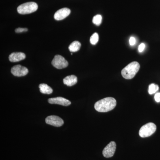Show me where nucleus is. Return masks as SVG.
Instances as JSON below:
<instances>
[{
  "mask_svg": "<svg viewBox=\"0 0 160 160\" xmlns=\"http://www.w3.org/2000/svg\"><path fill=\"white\" fill-rule=\"evenodd\" d=\"M46 122L48 125L60 127L64 124V121L61 118L55 115H51L47 117L46 119Z\"/></svg>",
  "mask_w": 160,
  "mask_h": 160,
  "instance_id": "obj_8",
  "label": "nucleus"
},
{
  "mask_svg": "<svg viewBox=\"0 0 160 160\" xmlns=\"http://www.w3.org/2000/svg\"><path fill=\"white\" fill-rule=\"evenodd\" d=\"M154 99L157 102H160V92H158L156 93L154 96Z\"/></svg>",
  "mask_w": 160,
  "mask_h": 160,
  "instance_id": "obj_20",
  "label": "nucleus"
},
{
  "mask_svg": "<svg viewBox=\"0 0 160 160\" xmlns=\"http://www.w3.org/2000/svg\"><path fill=\"white\" fill-rule=\"evenodd\" d=\"M27 31H28V29L26 28H18L15 29V32H17V33H20V32H22Z\"/></svg>",
  "mask_w": 160,
  "mask_h": 160,
  "instance_id": "obj_18",
  "label": "nucleus"
},
{
  "mask_svg": "<svg viewBox=\"0 0 160 160\" xmlns=\"http://www.w3.org/2000/svg\"><path fill=\"white\" fill-rule=\"evenodd\" d=\"M136 43V39L134 37H132L130 38L129 39V44L131 45V46H134Z\"/></svg>",
  "mask_w": 160,
  "mask_h": 160,
  "instance_id": "obj_21",
  "label": "nucleus"
},
{
  "mask_svg": "<svg viewBox=\"0 0 160 160\" xmlns=\"http://www.w3.org/2000/svg\"><path fill=\"white\" fill-rule=\"evenodd\" d=\"M99 41V36L98 33L95 32L92 35L90 38V42L92 45H95Z\"/></svg>",
  "mask_w": 160,
  "mask_h": 160,
  "instance_id": "obj_17",
  "label": "nucleus"
},
{
  "mask_svg": "<svg viewBox=\"0 0 160 160\" xmlns=\"http://www.w3.org/2000/svg\"><path fill=\"white\" fill-rule=\"evenodd\" d=\"M38 5L34 2H29L22 4L18 7L17 11L19 14H27L36 11Z\"/></svg>",
  "mask_w": 160,
  "mask_h": 160,
  "instance_id": "obj_3",
  "label": "nucleus"
},
{
  "mask_svg": "<svg viewBox=\"0 0 160 160\" xmlns=\"http://www.w3.org/2000/svg\"><path fill=\"white\" fill-rule=\"evenodd\" d=\"M81 47V44L78 41H74L69 45V49L71 52H76L79 50Z\"/></svg>",
  "mask_w": 160,
  "mask_h": 160,
  "instance_id": "obj_14",
  "label": "nucleus"
},
{
  "mask_svg": "<svg viewBox=\"0 0 160 160\" xmlns=\"http://www.w3.org/2000/svg\"><path fill=\"white\" fill-rule=\"evenodd\" d=\"M102 22V16L101 15L98 14L95 16L92 19V23L95 25L98 26L101 25Z\"/></svg>",
  "mask_w": 160,
  "mask_h": 160,
  "instance_id": "obj_16",
  "label": "nucleus"
},
{
  "mask_svg": "<svg viewBox=\"0 0 160 160\" xmlns=\"http://www.w3.org/2000/svg\"><path fill=\"white\" fill-rule=\"evenodd\" d=\"M40 91L44 94H50L52 92V89L46 84H41L39 86Z\"/></svg>",
  "mask_w": 160,
  "mask_h": 160,
  "instance_id": "obj_13",
  "label": "nucleus"
},
{
  "mask_svg": "<svg viewBox=\"0 0 160 160\" xmlns=\"http://www.w3.org/2000/svg\"><path fill=\"white\" fill-rule=\"evenodd\" d=\"M139 64L137 62L129 63L122 70V76L126 79H131L134 77L139 70Z\"/></svg>",
  "mask_w": 160,
  "mask_h": 160,
  "instance_id": "obj_2",
  "label": "nucleus"
},
{
  "mask_svg": "<svg viewBox=\"0 0 160 160\" xmlns=\"http://www.w3.org/2000/svg\"><path fill=\"white\" fill-rule=\"evenodd\" d=\"M117 105L116 100L113 98H105L98 101L94 105V108L99 112H107L114 109Z\"/></svg>",
  "mask_w": 160,
  "mask_h": 160,
  "instance_id": "obj_1",
  "label": "nucleus"
},
{
  "mask_svg": "<svg viewBox=\"0 0 160 160\" xmlns=\"http://www.w3.org/2000/svg\"><path fill=\"white\" fill-rule=\"evenodd\" d=\"M78 82V78L74 75L68 76L63 79V83L68 86H74Z\"/></svg>",
  "mask_w": 160,
  "mask_h": 160,
  "instance_id": "obj_12",
  "label": "nucleus"
},
{
  "mask_svg": "<svg viewBox=\"0 0 160 160\" xmlns=\"http://www.w3.org/2000/svg\"><path fill=\"white\" fill-rule=\"evenodd\" d=\"M157 126L154 123L150 122L142 126L139 132L141 137L144 138L150 136L155 132Z\"/></svg>",
  "mask_w": 160,
  "mask_h": 160,
  "instance_id": "obj_4",
  "label": "nucleus"
},
{
  "mask_svg": "<svg viewBox=\"0 0 160 160\" xmlns=\"http://www.w3.org/2000/svg\"><path fill=\"white\" fill-rule=\"evenodd\" d=\"M11 72V73L15 76L20 77L26 75L28 74L29 70L26 67L18 65L12 67Z\"/></svg>",
  "mask_w": 160,
  "mask_h": 160,
  "instance_id": "obj_6",
  "label": "nucleus"
},
{
  "mask_svg": "<svg viewBox=\"0 0 160 160\" xmlns=\"http://www.w3.org/2000/svg\"><path fill=\"white\" fill-rule=\"evenodd\" d=\"M145 48V44L144 43H142L140 44L138 47V51L140 52H142Z\"/></svg>",
  "mask_w": 160,
  "mask_h": 160,
  "instance_id": "obj_19",
  "label": "nucleus"
},
{
  "mask_svg": "<svg viewBox=\"0 0 160 160\" xmlns=\"http://www.w3.org/2000/svg\"><path fill=\"white\" fill-rule=\"evenodd\" d=\"M71 11L67 8H64L59 9L55 13L54 18L57 21H61L64 19L70 14Z\"/></svg>",
  "mask_w": 160,
  "mask_h": 160,
  "instance_id": "obj_9",
  "label": "nucleus"
},
{
  "mask_svg": "<svg viewBox=\"0 0 160 160\" xmlns=\"http://www.w3.org/2000/svg\"><path fill=\"white\" fill-rule=\"evenodd\" d=\"M159 86L156 84H150L149 86V94H152L155 93L159 90Z\"/></svg>",
  "mask_w": 160,
  "mask_h": 160,
  "instance_id": "obj_15",
  "label": "nucleus"
},
{
  "mask_svg": "<svg viewBox=\"0 0 160 160\" xmlns=\"http://www.w3.org/2000/svg\"><path fill=\"white\" fill-rule=\"evenodd\" d=\"M26 58V54L22 52H12L9 57V61L12 62H19L25 59Z\"/></svg>",
  "mask_w": 160,
  "mask_h": 160,
  "instance_id": "obj_11",
  "label": "nucleus"
},
{
  "mask_svg": "<svg viewBox=\"0 0 160 160\" xmlns=\"http://www.w3.org/2000/svg\"><path fill=\"white\" fill-rule=\"evenodd\" d=\"M116 144L114 142H111L103 149L102 153L104 157L109 158L112 157L115 152Z\"/></svg>",
  "mask_w": 160,
  "mask_h": 160,
  "instance_id": "obj_7",
  "label": "nucleus"
},
{
  "mask_svg": "<svg viewBox=\"0 0 160 160\" xmlns=\"http://www.w3.org/2000/svg\"><path fill=\"white\" fill-rule=\"evenodd\" d=\"M48 102L50 104H58L65 106H69L71 103L69 100L62 97L51 98L48 99Z\"/></svg>",
  "mask_w": 160,
  "mask_h": 160,
  "instance_id": "obj_10",
  "label": "nucleus"
},
{
  "mask_svg": "<svg viewBox=\"0 0 160 160\" xmlns=\"http://www.w3.org/2000/svg\"><path fill=\"white\" fill-rule=\"evenodd\" d=\"M52 65L57 69H62L67 67L69 63L63 57L60 55H57L55 56L52 60Z\"/></svg>",
  "mask_w": 160,
  "mask_h": 160,
  "instance_id": "obj_5",
  "label": "nucleus"
}]
</instances>
